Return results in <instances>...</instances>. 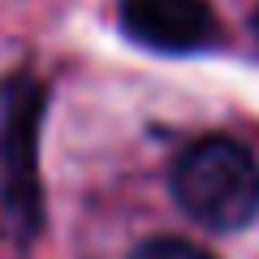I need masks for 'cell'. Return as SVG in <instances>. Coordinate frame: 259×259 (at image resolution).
Listing matches in <instances>:
<instances>
[{
  "instance_id": "3",
  "label": "cell",
  "mask_w": 259,
  "mask_h": 259,
  "mask_svg": "<svg viewBox=\"0 0 259 259\" xmlns=\"http://www.w3.org/2000/svg\"><path fill=\"white\" fill-rule=\"evenodd\" d=\"M121 26L151 52H194L216 39L207 0H121Z\"/></svg>"
},
{
  "instance_id": "5",
  "label": "cell",
  "mask_w": 259,
  "mask_h": 259,
  "mask_svg": "<svg viewBox=\"0 0 259 259\" xmlns=\"http://www.w3.org/2000/svg\"><path fill=\"white\" fill-rule=\"evenodd\" d=\"M255 30H259V13H255Z\"/></svg>"
},
{
  "instance_id": "1",
  "label": "cell",
  "mask_w": 259,
  "mask_h": 259,
  "mask_svg": "<svg viewBox=\"0 0 259 259\" xmlns=\"http://www.w3.org/2000/svg\"><path fill=\"white\" fill-rule=\"evenodd\" d=\"M173 199L207 229H242L259 212V164L238 139H199L173 164Z\"/></svg>"
},
{
  "instance_id": "2",
  "label": "cell",
  "mask_w": 259,
  "mask_h": 259,
  "mask_svg": "<svg viewBox=\"0 0 259 259\" xmlns=\"http://www.w3.org/2000/svg\"><path fill=\"white\" fill-rule=\"evenodd\" d=\"M39 112L44 87L35 78H9L0 87V238L26 242L44 221L39 199Z\"/></svg>"
},
{
  "instance_id": "4",
  "label": "cell",
  "mask_w": 259,
  "mask_h": 259,
  "mask_svg": "<svg viewBox=\"0 0 259 259\" xmlns=\"http://www.w3.org/2000/svg\"><path fill=\"white\" fill-rule=\"evenodd\" d=\"M130 259H212V255L186 238H147L143 246H134Z\"/></svg>"
}]
</instances>
